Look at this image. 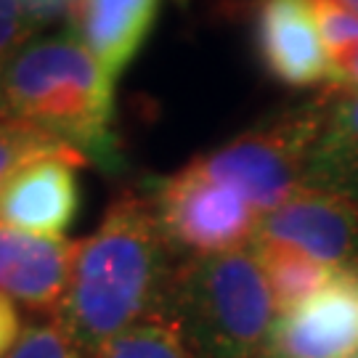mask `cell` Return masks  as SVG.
<instances>
[{"instance_id":"obj_13","label":"cell","mask_w":358,"mask_h":358,"mask_svg":"<svg viewBox=\"0 0 358 358\" xmlns=\"http://www.w3.org/2000/svg\"><path fill=\"white\" fill-rule=\"evenodd\" d=\"M250 247L255 250L257 263L268 282L276 313H287L308 303L313 294H319L329 284L332 273L337 271L297 252L292 247L268 242H250Z\"/></svg>"},{"instance_id":"obj_19","label":"cell","mask_w":358,"mask_h":358,"mask_svg":"<svg viewBox=\"0 0 358 358\" xmlns=\"http://www.w3.org/2000/svg\"><path fill=\"white\" fill-rule=\"evenodd\" d=\"M22 332H24V319L19 313V306L11 297L0 294V358L11 353V348L19 343Z\"/></svg>"},{"instance_id":"obj_21","label":"cell","mask_w":358,"mask_h":358,"mask_svg":"<svg viewBox=\"0 0 358 358\" xmlns=\"http://www.w3.org/2000/svg\"><path fill=\"white\" fill-rule=\"evenodd\" d=\"M329 90H358V56L334 72Z\"/></svg>"},{"instance_id":"obj_3","label":"cell","mask_w":358,"mask_h":358,"mask_svg":"<svg viewBox=\"0 0 358 358\" xmlns=\"http://www.w3.org/2000/svg\"><path fill=\"white\" fill-rule=\"evenodd\" d=\"M276 316L250 244L176 266L162 308V319L202 358H257Z\"/></svg>"},{"instance_id":"obj_14","label":"cell","mask_w":358,"mask_h":358,"mask_svg":"<svg viewBox=\"0 0 358 358\" xmlns=\"http://www.w3.org/2000/svg\"><path fill=\"white\" fill-rule=\"evenodd\" d=\"M96 358H202L180 340V334L162 316L146 319L122 332Z\"/></svg>"},{"instance_id":"obj_4","label":"cell","mask_w":358,"mask_h":358,"mask_svg":"<svg viewBox=\"0 0 358 358\" xmlns=\"http://www.w3.org/2000/svg\"><path fill=\"white\" fill-rule=\"evenodd\" d=\"M324 122V96L284 109L192 159L210 178L242 194L260 215L306 183L308 159Z\"/></svg>"},{"instance_id":"obj_8","label":"cell","mask_w":358,"mask_h":358,"mask_svg":"<svg viewBox=\"0 0 358 358\" xmlns=\"http://www.w3.org/2000/svg\"><path fill=\"white\" fill-rule=\"evenodd\" d=\"M83 154L35 157L13 173L0 189V223L32 236L64 239L80 213L77 167Z\"/></svg>"},{"instance_id":"obj_1","label":"cell","mask_w":358,"mask_h":358,"mask_svg":"<svg viewBox=\"0 0 358 358\" xmlns=\"http://www.w3.org/2000/svg\"><path fill=\"white\" fill-rule=\"evenodd\" d=\"M154 207L133 192L109 205L101 226L77 242L72 276L53 324L90 358L146 319L162 316L176 266Z\"/></svg>"},{"instance_id":"obj_20","label":"cell","mask_w":358,"mask_h":358,"mask_svg":"<svg viewBox=\"0 0 358 358\" xmlns=\"http://www.w3.org/2000/svg\"><path fill=\"white\" fill-rule=\"evenodd\" d=\"M80 0H22L24 11L35 24H48L59 16H72L75 6Z\"/></svg>"},{"instance_id":"obj_22","label":"cell","mask_w":358,"mask_h":358,"mask_svg":"<svg viewBox=\"0 0 358 358\" xmlns=\"http://www.w3.org/2000/svg\"><path fill=\"white\" fill-rule=\"evenodd\" d=\"M337 6H343V8H348L350 13H356L358 16V0H334Z\"/></svg>"},{"instance_id":"obj_18","label":"cell","mask_w":358,"mask_h":358,"mask_svg":"<svg viewBox=\"0 0 358 358\" xmlns=\"http://www.w3.org/2000/svg\"><path fill=\"white\" fill-rule=\"evenodd\" d=\"M38 24L29 19L22 0H0V72L13 59V53L32 40Z\"/></svg>"},{"instance_id":"obj_2","label":"cell","mask_w":358,"mask_h":358,"mask_svg":"<svg viewBox=\"0 0 358 358\" xmlns=\"http://www.w3.org/2000/svg\"><path fill=\"white\" fill-rule=\"evenodd\" d=\"M0 112L103 167L120 165L115 80L75 32L29 40L0 72Z\"/></svg>"},{"instance_id":"obj_10","label":"cell","mask_w":358,"mask_h":358,"mask_svg":"<svg viewBox=\"0 0 358 358\" xmlns=\"http://www.w3.org/2000/svg\"><path fill=\"white\" fill-rule=\"evenodd\" d=\"M77 242L32 236L0 223V294L53 310L72 276Z\"/></svg>"},{"instance_id":"obj_15","label":"cell","mask_w":358,"mask_h":358,"mask_svg":"<svg viewBox=\"0 0 358 358\" xmlns=\"http://www.w3.org/2000/svg\"><path fill=\"white\" fill-rule=\"evenodd\" d=\"M45 154H80L69 143L0 112V189L19 167ZM85 157V154H83Z\"/></svg>"},{"instance_id":"obj_17","label":"cell","mask_w":358,"mask_h":358,"mask_svg":"<svg viewBox=\"0 0 358 358\" xmlns=\"http://www.w3.org/2000/svg\"><path fill=\"white\" fill-rule=\"evenodd\" d=\"M6 358H90L53 321L29 324Z\"/></svg>"},{"instance_id":"obj_12","label":"cell","mask_w":358,"mask_h":358,"mask_svg":"<svg viewBox=\"0 0 358 358\" xmlns=\"http://www.w3.org/2000/svg\"><path fill=\"white\" fill-rule=\"evenodd\" d=\"M358 202V90H327L306 183Z\"/></svg>"},{"instance_id":"obj_7","label":"cell","mask_w":358,"mask_h":358,"mask_svg":"<svg viewBox=\"0 0 358 358\" xmlns=\"http://www.w3.org/2000/svg\"><path fill=\"white\" fill-rule=\"evenodd\" d=\"M257 358H358V266L294 310L279 313Z\"/></svg>"},{"instance_id":"obj_11","label":"cell","mask_w":358,"mask_h":358,"mask_svg":"<svg viewBox=\"0 0 358 358\" xmlns=\"http://www.w3.org/2000/svg\"><path fill=\"white\" fill-rule=\"evenodd\" d=\"M159 16V0H80L69 22L112 80L128 72Z\"/></svg>"},{"instance_id":"obj_5","label":"cell","mask_w":358,"mask_h":358,"mask_svg":"<svg viewBox=\"0 0 358 358\" xmlns=\"http://www.w3.org/2000/svg\"><path fill=\"white\" fill-rule=\"evenodd\" d=\"M154 215L167 247L189 257L223 255L252 242L260 213L236 189L189 162L154 189Z\"/></svg>"},{"instance_id":"obj_6","label":"cell","mask_w":358,"mask_h":358,"mask_svg":"<svg viewBox=\"0 0 358 358\" xmlns=\"http://www.w3.org/2000/svg\"><path fill=\"white\" fill-rule=\"evenodd\" d=\"M252 242L292 247L329 268L358 266V202L343 194L300 186L260 215Z\"/></svg>"},{"instance_id":"obj_9","label":"cell","mask_w":358,"mask_h":358,"mask_svg":"<svg viewBox=\"0 0 358 358\" xmlns=\"http://www.w3.org/2000/svg\"><path fill=\"white\" fill-rule=\"evenodd\" d=\"M255 51L266 75L287 88L332 83V62L310 0H257Z\"/></svg>"},{"instance_id":"obj_16","label":"cell","mask_w":358,"mask_h":358,"mask_svg":"<svg viewBox=\"0 0 358 358\" xmlns=\"http://www.w3.org/2000/svg\"><path fill=\"white\" fill-rule=\"evenodd\" d=\"M327 56L332 62V77L340 66L358 56V16L334 0H310ZM332 85V83H329Z\"/></svg>"}]
</instances>
